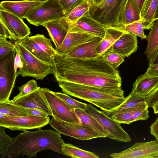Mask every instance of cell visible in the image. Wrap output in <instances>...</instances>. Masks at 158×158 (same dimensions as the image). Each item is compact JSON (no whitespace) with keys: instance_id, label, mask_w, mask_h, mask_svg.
<instances>
[{"instance_id":"1","label":"cell","mask_w":158,"mask_h":158,"mask_svg":"<svg viewBox=\"0 0 158 158\" xmlns=\"http://www.w3.org/2000/svg\"><path fill=\"white\" fill-rule=\"evenodd\" d=\"M53 74L57 81L71 82L113 90H122L118 70L100 56L94 59L69 58L56 53Z\"/></svg>"},{"instance_id":"2","label":"cell","mask_w":158,"mask_h":158,"mask_svg":"<svg viewBox=\"0 0 158 158\" xmlns=\"http://www.w3.org/2000/svg\"><path fill=\"white\" fill-rule=\"evenodd\" d=\"M64 143L61 134L51 129L26 130L15 137L1 155V158H12L20 155L35 157L38 152L44 150L64 155L62 149Z\"/></svg>"},{"instance_id":"3","label":"cell","mask_w":158,"mask_h":158,"mask_svg":"<svg viewBox=\"0 0 158 158\" xmlns=\"http://www.w3.org/2000/svg\"><path fill=\"white\" fill-rule=\"evenodd\" d=\"M62 92L91 103L104 111H111L125 100L124 91L113 90L74 83L60 81Z\"/></svg>"},{"instance_id":"4","label":"cell","mask_w":158,"mask_h":158,"mask_svg":"<svg viewBox=\"0 0 158 158\" xmlns=\"http://www.w3.org/2000/svg\"><path fill=\"white\" fill-rule=\"evenodd\" d=\"M15 49L22 62L21 67L17 72L18 76L30 77L42 80L50 74H53V66L40 60L31 54L19 41L15 43Z\"/></svg>"},{"instance_id":"5","label":"cell","mask_w":158,"mask_h":158,"mask_svg":"<svg viewBox=\"0 0 158 158\" xmlns=\"http://www.w3.org/2000/svg\"><path fill=\"white\" fill-rule=\"evenodd\" d=\"M126 0H104L98 6L90 7L89 14L107 27H121L119 19Z\"/></svg>"},{"instance_id":"6","label":"cell","mask_w":158,"mask_h":158,"mask_svg":"<svg viewBox=\"0 0 158 158\" xmlns=\"http://www.w3.org/2000/svg\"><path fill=\"white\" fill-rule=\"evenodd\" d=\"M15 49L0 59V102L8 101L17 76L15 67Z\"/></svg>"},{"instance_id":"7","label":"cell","mask_w":158,"mask_h":158,"mask_svg":"<svg viewBox=\"0 0 158 158\" xmlns=\"http://www.w3.org/2000/svg\"><path fill=\"white\" fill-rule=\"evenodd\" d=\"M64 17L62 9L58 1L48 0L29 12L25 18L31 24L39 26Z\"/></svg>"},{"instance_id":"8","label":"cell","mask_w":158,"mask_h":158,"mask_svg":"<svg viewBox=\"0 0 158 158\" xmlns=\"http://www.w3.org/2000/svg\"><path fill=\"white\" fill-rule=\"evenodd\" d=\"M50 126L58 133L81 140H88L106 137L85 125L67 122L52 116L49 123Z\"/></svg>"},{"instance_id":"9","label":"cell","mask_w":158,"mask_h":158,"mask_svg":"<svg viewBox=\"0 0 158 158\" xmlns=\"http://www.w3.org/2000/svg\"><path fill=\"white\" fill-rule=\"evenodd\" d=\"M41 89L50 108L52 116L67 122L82 125L74 110H72L54 92L47 88H42Z\"/></svg>"},{"instance_id":"10","label":"cell","mask_w":158,"mask_h":158,"mask_svg":"<svg viewBox=\"0 0 158 158\" xmlns=\"http://www.w3.org/2000/svg\"><path fill=\"white\" fill-rule=\"evenodd\" d=\"M85 111L94 116L108 132V138L119 142H130L131 139L120 123L93 106L87 103Z\"/></svg>"},{"instance_id":"11","label":"cell","mask_w":158,"mask_h":158,"mask_svg":"<svg viewBox=\"0 0 158 158\" xmlns=\"http://www.w3.org/2000/svg\"><path fill=\"white\" fill-rule=\"evenodd\" d=\"M50 118L29 115L22 116H8L0 118V126L14 131L38 129L49 123Z\"/></svg>"},{"instance_id":"12","label":"cell","mask_w":158,"mask_h":158,"mask_svg":"<svg viewBox=\"0 0 158 158\" xmlns=\"http://www.w3.org/2000/svg\"><path fill=\"white\" fill-rule=\"evenodd\" d=\"M110 156L113 158H158V140L136 143L127 149Z\"/></svg>"},{"instance_id":"13","label":"cell","mask_w":158,"mask_h":158,"mask_svg":"<svg viewBox=\"0 0 158 158\" xmlns=\"http://www.w3.org/2000/svg\"><path fill=\"white\" fill-rule=\"evenodd\" d=\"M0 21L15 38L16 41H21L31 33L30 28L23 19L10 12L0 9Z\"/></svg>"},{"instance_id":"14","label":"cell","mask_w":158,"mask_h":158,"mask_svg":"<svg viewBox=\"0 0 158 158\" xmlns=\"http://www.w3.org/2000/svg\"><path fill=\"white\" fill-rule=\"evenodd\" d=\"M13 103L25 108L40 109L46 111L49 115L52 113L48 102L42 90L38 87L32 92L25 95L13 98Z\"/></svg>"},{"instance_id":"15","label":"cell","mask_w":158,"mask_h":158,"mask_svg":"<svg viewBox=\"0 0 158 158\" xmlns=\"http://www.w3.org/2000/svg\"><path fill=\"white\" fill-rule=\"evenodd\" d=\"M70 24V31L85 33L102 39L105 36L107 28L94 19L89 11L76 23Z\"/></svg>"},{"instance_id":"16","label":"cell","mask_w":158,"mask_h":158,"mask_svg":"<svg viewBox=\"0 0 158 158\" xmlns=\"http://www.w3.org/2000/svg\"><path fill=\"white\" fill-rule=\"evenodd\" d=\"M137 36L129 31L123 34L106 51L128 57L136 51Z\"/></svg>"},{"instance_id":"17","label":"cell","mask_w":158,"mask_h":158,"mask_svg":"<svg viewBox=\"0 0 158 158\" xmlns=\"http://www.w3.org/2000/svg\"><path fill=\"white\" fill-rule=\"evenodd\" d=\"M45 2L29 0L3 1L0 2V9L10 12L23 20L29 12Z\"/></svg>"},{"instance_id":"18","label":"cell","mask_w":158,"mask_h":158,"mask_svg":"<svg viewBox=\"0 0 158 158\" xmlns=\"http://www.w3.org/2000/svg\"><path fill=\"white\" fill-rule=\"evenodd\" d=\"M42 26L47 30L55 45V49L59 47L63 42L70 28V24L65 17L46 23Z\"/></svg>"},{"instance_id":"19","label":"cell","mask_w":158,"mask_h":158,"mask_svg":"<svg viewBox=\"0 0 158 158\" xmlns=\"http://www.w3.org/2000/svg\"><path fill=\"white\" fill-rule=\"evenodd\" d=\"M102 38L95 37L90 40L83 43L73 49L65 56L69 58L81 59H94L98 55L96 48Z\"/></svg>"},{"instance_id":"20","label":"cell","mask_w":158,"mask_h":158,"mask_svg":"<svg viewBox=\"0 0 158 158\" xmlns=\"http://www.w3.org/2000/svg\"><path fill=\"white\" fill-rule=\"evenodd\" d=\"M96 36L85 33L69 31L64 40L56 52L60 55H66L75 47L89 41Z\"/></svg>"},{"instance_id":"21","label":"cell","mask_w":158,"mask_h":158,"mask_svg":"<svg viewBox=\"0 0 158 158\" xmlns=\"http://www.w3.org/2000/svg\"><path fill=\"white\" fill-rule=\"evenodd\" d=\"M158 86V77L144 74L139 76L133 84L131 92L147 96Z\"/></svg>"},{"instance_id":"22","label":"cell","mask_w":158,"mask_h":158,"mask_svg":"<svg viewBox=\"0 0 158 158\" xmlns=\"http://www.w3.org/2000/svg\"><path fill=\"white\" fill-rule=\"evenodd\" d=\"M127 31L121 27H107L104 38L96 48L97 54L98 56L102 55L123 34Z\"/></svg>"},{"instance_id":"23","label":"cell","mask_w":158,"mask_h":158,"mask_svg":"<svg viewBox=\"0 0 158 158\" xmlns=\"http://www.w3.org/2000/svg\"><path fill=\"white\" fill-rule=\"evenodd\" d=\"M140 20V13L134 0H127L119 17L120 26L124 28L125 25Z\"/></svg>"},{"instance_id":"24","label":"cell","mask_w":158,"mask_h":158,"mask_svg":"<svg viewBox=\"0 0 158 158\" xmlns=\"http://www.w3.org/2000/svg\"><path fill=\"white\" fill-rule=\"evenodd\" d=\"M158 4V0H145L140 12V21L144 29H150L152 27Z\"/></svg>"},{"instance_id":"25","label":"cell","mask_w":158,"mask_h":158,"mask_svg":"<svg viewBox=\"0 0 158 158\" xmlns=\"http://www.w3.org/2000/svg\"><path fill=\"white\" fill-rule=\"evenodd\" d=\"M20 43L31 54L42 61L53 66V59L44 52L31 37L27 36Z\"/></svg>"},{"instance_id":"26","label":"cell","mask_w":158,"mask_h":158,"mask_svg":"<svg viewBox=\"0 0 158 158\" xmlns=\"http://www.w3.org/2000/svg\"><path fill=\"white\" fill-rule=\"evenodd\" d=\"M74 111L80 119L82 125L95 130L106 137L109 136L108 132L94 116L81 109H76Z\"/></svg>"},{"instance_id":"27","label":"cell","mask_w":158,"mask_h":158,"mask_svg":"<svg viewBox=\"0 0 158 158\" xmlns=\"http://www.w3.org/2000/svg\"><path fill=\"white\" fill-rule=\"evenodd\" d=\"M147 96H141L131 92L124 101L117 107L110 111H103L107 116L112 118L123 110L132 107L142 102H146Z\"/></svg>"},{"instance_id":"28","label":"cell","mask_w":158,"mask_h":158,"mask_svg":"<svg viewBox=\"0 0 158 158\" xmlns=\"http://www.w3.org/2000/svg\"><path fill=\"white\" fill-rule=\"evenodd\" d=\"M146 39L148 44L143 54L149 60L158 49V19L155 21Z\"/></svg>"},{"instance_id":"29","label":"cell","mask_w":158,"mask_h":158,"mask_svg":"<svg viewBox=\"0 0 158 158\" xmlns=\"http://www.w3.org/2000/svg\"><path fill=\"white\" fill-rule=\"evenodd\" d=\"M64 155L72 158H99L94 153L84 150L69 143H64L62 146Z\"/></svg>"},{"instance_id":"30","label":"cell","mask_w":158,"mask_h":158,"mask_svg":"<svg viewBox=\"0 0 158 158\" xmlns=\"http://www.w3.org/2000/svg\"><path fill=\"white\" fill-rule=\"evenodd\" d=\"M148 108L146 102H140L132 107L127 109L114 116L112 118L120 124H128L129 121L137 112Z\"/></svg>"},{"instance_id":"31","label":"cell","mask_w":158,"mask_h":158,"mask_svg":"<svg viewBox=\"0 0 158 158\" xmlns=\"http://www.w3.org/2000/svg\"><path fill=\"white\" fill-rule=\"evenodd\" d=\"M0 113L13 116L29 115L26 108L14 104L12 100L0 102Z\"/></svg>"},{"instance_id":"32","label":"cell","mask_w":158,"mask_h":158,"mask_svg":"<svg viewBox=\"0 0 158 158\" xmlns=\"http://www.w3.org/2000/svg\"><path fill=\"white\" fill-rule=\"evenodd\" d=\"M90 7L89 3L87 0H85L65 16V18L70 24L74 23L89 11Z\"/></svg>"},{"instance_id":"33","label":"cell","mask_w":158,"mask_h":158,"mask_svg":"<svg viewBox=\"0 0 158 158\" xmlns=\"http://www.w3.org/2000/svg\"><path fill=\"white\" fill-rule=\"evenodd\" d=\"M31 37L44 52L54 59L56 52L50 39L46 37L44 35L40 34Z\"/></svg>"},{"instance_id":"34","label":"cell","mask_w":158,"mask_h":158,"mask_svg":"<svg viewBox=\"0 0 158 158\" xmlns=\"http://www.w3.org/2000/svg\"><path fill=\"white\" fill-rule=\"evenodd\" d=\"M101 56L108 63L116 69L124 61L125 57L119 54L108 51H106Z\"/></svg>"},{"instance_id":"35","label":"cell","mask_w":158,"mask_h":158,"mask_svg":"<svg viewBox=\"0 0 158 158\" xmlns=\"http://www.w3.org/2000/svg\"><path fill=\"white\" fill-rule=\"evenodd\" d=\"M54 92L56 95L67 103L72 110H74L76 109H80L85 110L87 103L74 99L64 93Z\"/></svg>"},{"instance_id":"36","label":"cell","mask_w":158,"mask_h":158,"mask_svg":"<svg viewBox=\"0 0 158 158\" xmlns=\"http://www.w3.org/2000/svg\"><path fill=\"white\" fill-rule=\"evenodd\" d=\"M125 29L142 39H146L147 36L144 32V27L141 21L134 22L125 26Z\"/></svg>"},{"instance_id":"37","label":"cell","mask_w":158,"mask_h":158,"mask_svg":"<svg viewBox=\"0 0 158 158\" xmlns=\"http://www.w3.org/2000/svg\"><path fill=\"white\" fill-rule=\"evenodd\" d=\"M61 6L65 16L85 0H57Z\"/></svg>"},{"instance_id":"38","label":"cell","mask_w":158,"mask_h":158,"mask_svg":"<svg viewBox=\"0 0 158 158\" xmlns=\"http://www.w3.org/2000/svg\"><path fill=\"white\" fill-rule=\"evenodd\" d=\"M38 87L35 80L33 79L30 80L19 88V93L14 98H17L28 94L35 90Z\"/></svg>"},{"instance_id":"39","label":"cell","mask_w":158,"mask_h":158,"mask_svg":"<svg viewBox=\"0 0 158 158\" xmlns=\"http://www.w3.org/2000/svg\"><path fill=\"white\" fill-rule=\"evenodd\" d=\"M5 127L0 126V155L7 147L15 140V137L12 138L7 135L5 131Z\"/></svg>"},{"instance_id":"40","label":"cell","mask_w":158,"mask_h":158,"mask_svg":"<svg viewBox=\"0 0 158 158\" xmlns=\"http://www.w3.org/2000/svg\"><path fill=\"white\" fill-rule=\"evenodd\" d=\"M15 48V44L8 41L6 38L0 37V59Z\"/></svg>"},{"instance_id":"41","label":"cell","mask_w":158,"mask_h":158,"mask_svg":"<svg viewBox=\"0 0 158 158\" xmlns=\"http://www.w3.org/2000/svg\"><path fill=\"white\" fill-rule=\"evenodd\" d=\"M149 112L148 108L137 112L131 118L128 124L138 121L147 120L149 118Z\"/></svg>"},{"instance_id":"42","label":"cell","mask_w":158,"mask_h":158,"mask_svg":"<svg viewBox=\"0 0 158 158\" xmlns=\"http://www.w3.org/2000/svg\"><path fill=\"white\" fill-rule=\"evenodd\" d=\"M146 102L148 107H152L158 102V86L147 96Z\"/></svg>"},{"instance_id":"43","label":"cell","mask_w":158,"mask_h":158,"mask_svg":"<svg viewBox=\"0 0 158 158\" xmlns=\"http://www.w3.org/2000/svg\"><path fill=\"white\" fill-rule=\"evenodd\" d=\"M0 37L5 38L16 41L15 38L1 21H0Z\"/></svg>"},{"instance_id":"44","label":"cell","mask_w":158,"mask_h":158,"mask_svg":"<svg viewBox=\"0 0 158 158\" xmlns=\"http://www.w3.org/2000/svg\"><path fill=\"white\" fill-rule=\"evenodd\" d=\"M26 109L29 115L40 117H46L49 116L46 111L40 109L33 108H26Z\"/></svg>"},{"instance_id":"45","label":"cell","mask_w":158,"mask_h":158,"mask_svg":"<svg viewBox=\"0 0 158 158\" xmlns=\"http://www.w3.org/2000/svg\"><path fill=\"white\" fill-rule=\"evenodd\" d=\"M145 74L150 76L158 77V64L149 66Z\"/></svg>"},{"instance_id":"46","label":"cell","mask_w":158,"mask_h":158,"mask_svg":"<svg viewBox=\"0 0 158 158\" xmlns=\"http://www.w3.org/2000/svg\"><path fill=\"white\" fill-rule=\"evenodd\" d=\"M150 132L156 139L158 140V117L150 127Z\"/></svg>"},{"instance_id":"47","label":"cell","mask_w":158,"mask_h":158,"mask_svg":"<svg viewBox=\"0 0 158 158\" xmlns=\"http://www.w3.org/2000/svg\"><path fill=\"white\" fill-rule=\"evenodd\" d=\"M148 60L149 66L158 64V49Z\"/></svg>"},{"instance_id":"48","label":"cell","mask_w":158,"mask_h":158,"mask_svg":"<svg viewBox=\"0 0 158 158\" xmlns=\"http://www.w3.org/2000/svg\"><path fill=\"white\" fill-rule=\"evenodd\" d=\"M104 0H87L90 5V7H96L100 5Z\"/></svg>"},{"instance_id":"49","label":"cell","mask_w":158,"mask_h":158,"mask_svg":"<svg viewBox=\"0 0 158 158\" xmlns=\"http://www.w3.org/2000/svg\"><path fill=\"white\" fill-rule=\"evenodd\" d=\"M145 0H134L140 13Z\"/></svg>"},{"instance_id":"50","label":"cell","mask_w":158,"mask_h":158,"mask_svg":"<svg viewBox=\"0 0 158 158\" xmlns=\"http://www.w3.org/2000/svg\"><path fill=\"white\" fill-rule=\"evenodd\" d=\"M153 110L155 114H156L158 113V102L154 104L152 107Z\"/></svg>"},{"instance_id":"51","label":"cell","mask_w":158,"mask_h":158,"mask_svg":"<svg viewBox=\"0 0 158 158\" xmlns=\"http://www.w3.org/2000/svg\"><path fill=\"white\" fill-rule=\"evenodd\" d=\"M158 19V4L154 15V21Z\"/></svg>"},{"instance_id":"52","label":"cell","mask_w":158,"mask_h":158,"mask_svg":"<svg viewBox=\"0 0 158 158\" xmlns=\"http://www.w3.org/2000/svg\"><path fill=\"white\" fill-rule=\"evenodd\" d=\"M31 1H46L48 0H29Z\"/></svg>"}]
</instances>
